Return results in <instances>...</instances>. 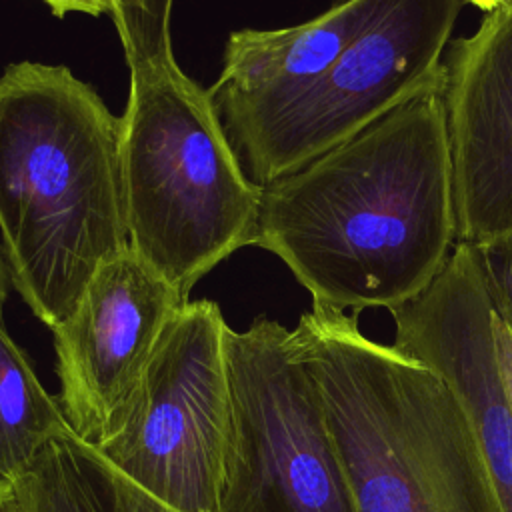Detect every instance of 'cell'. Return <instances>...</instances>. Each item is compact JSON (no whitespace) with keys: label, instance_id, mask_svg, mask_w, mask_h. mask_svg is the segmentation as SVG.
<instances>
[{"label":"cell","instance_id":"obj_16","mask_svg":"<svg viewBox=\"0 0 512 512\" xmlns=\"http://www.w3.org/2000/svg\"><path fill=\"white\" fill-rule=\"evenodd\" d=\"M496 356H498V368H500V376L504 380L508 398L512 402V334L508 330V326L504 324L502 316H496Z\"/></svg>","mask_w":512,"mask_h":512},{"label":"cell","instance_id":"obj_11","mask_svg":"<svg viewBox=\"0 0 512 512\" xmlns=\"http://www.w3.org/2000/svg\"><path fill=\"white\" fill-rule=\"evenodd\" d=\"M390 2L342 0L304 24L232 32L222 72L206 88L228 136L266 120L304 94Z\"/></svg>","mask_w":512,"mask_h":512},{"label":"cell","instance_id":"obj_15","mask_svg":"<svg viewBox=\"0 0 512 512\" xmlns=\"http://www.w3.org/2000/svg\"><path fill=\"white\" fill-rule=\"evenodd\" d=\"M468 244L472 246L486 290L512 334V232Z\"/></svg>","mask_w":512,"mask_h":512},{"label":"cell","instance_id":"obj_17","mask_svg":"<svg viewBox=\"0 0 512 512\" xmlns=\"http://www.w3.org/2000/svg\"><path fill=\"white\" fill-rule=\"evenodd\" d=\"M54 16H64L68 12H82L88 16L110 14L112 2L110 0H42Z\"/></svg>","mask_w":512,"mask_h":512},{"label":"cell","instance_id":"obj_14","mask_svg":"<svg viewBox=\"0 0 512 512\" xmlns=\"http://www.w3.org/2000/svg\"><path fill=\"white\" fill-rule=\"evenodd\" d=\"M124 58L130 70L174 60L170 16L174 0H110Z\"/></svg>","mask_w":512,"mask_h":512},{"label":"cell","instance_id":"obj_4","mask_svg":"<svg viewBox=\"0 0 512 512\" xmlns=\"http://www.w3.org/2000/svg\"><path fill=\"white\" fill-rule=\"evenodd\" d=\"M130 248L184 300L236 250L258 244L262 186L208 96L172 60L130 70L120 116Z\"/></svg>","mask_w":512,"mask_h":512},{"label":"cell","instance_id":"obj_13","mask_svg":"<svg viewBox=\"0 0 512 512\" xmlns=\"http://www.w3.org/2000/svg\"><path fill=\"white\" fill-rule=\"evenodd\" d=\"M72 430L60 402L12 340L0 308V478L18 480L58 434Z\"/></svg>","mask_w":512,"mask_h":512},{"label":"cell","instance_id":"obj_3","mask_svg":"<svg viewBox=\"0 0 512 512\" xmlns=\"http://www.w3.org/2000/svg\"><path fill=\"white\" fill-rule=\"evenodd\" d=\"M292 340L320 390L356 512H504L442 374L322 304L300 316Z\"/></svg>","mask_w":512,"mask_h":512},{"label":"cell","instance_id":"obj_12","mask_svg":"<svg viewBox=\"0 0 512 512\" xmlns=\"http://www.w3.org/2000/svg\"><path fill=\"white\" fill-rule=\"evenodd\" d=\"M26 512H176L66 430L16 480Z\"/></svg>","mask_w":512,"mask_h":512},{"label":"cell","instance_id":"obj_19","mask_svg":"<svg viewBox=\"0 0 512 512\" xmlns=\"http://www.w3.org/2000/svg\"><path fill=\"white\" fill-rule=\"evenodd\" d=\"M10 274H8V266H6V260H4V254H2V248H0V308L4 306L6 302V296H8V286H10Z\"/></svg>","mask_w":512,"mask_h":512},{"label":"cell","instance_id":"obj_2","mask_svg":"<svg viewBox=\"0 0 512 512\" xmlns=\"http://www.w3.org/2000/svg\"><path fill=\"white\" fill-rule=\"evenodd\" d=\"M120 118L66 66L0 76V236L10 282L50 330L130 246Z\"/></svg>","mask_w":512,"mask_h":512},{"label":"cell","instance_id":"obj_18","mask_svg":"<svg viewBox=\"0 0 512 512\" xmlns=\"http://www.w3.org/2000/svg\"><path fill=\"white\" fill-rule=\"evenodd\" d=\"M0 512H26L16 480L0 478Z\"/></svg>","mask_w":512,"mask_h":512},{"label":"cell","instance_id":"obj_1","mask_svg":"<svg viewBox=\"0 0 512 512\" xmlns=\"http://www.w3.org/2000/svg\"><path fill=\"white\" fill-rule=\"evenodd\" d=\"M442 76L300 168L262 186L260 248L336 310H394L458 242Z\"/></svg>","mask_w":512,"mask_h":512},{"label":"cell","instance_id":"obj_10","mask_svg":"<svg viewBox=\"0 0 512 512\" xmlns=\"http://www.w3.org/2000/svg\"><path fill=\"white\" fill-rule=\"evenodd\" d=\"M458 242L512 232V4L484 12L442 62Z\"/></svg>","mask_w":512,"mask_h":512},{"label":"cell","instance_id":"obj_20","mask_svg":"<svg viewBox=\"0 0 512 512\" xmlns=\"http://www.w3.org/2000/svg\"><path fill=\"white\" fill-rule=\"evenodd\" d=\"M470 4H474L476 8L484 10V12H490V10H496L500 6H506V4H512V0H468Z\"/></svg>","mask_w":512,"mask_h":512},{"label":"cell","instance_id":"obj_8","mask_svg":"<svg viewBox=\"0 0 512 512\" xmlns=\"http://www.w3.org/2000/svg\"><path fill=\"white\" fill-rule=\"evenodd\" d=\"M184 302L130 246L94 272L72 314L52 330L56 398L78 438L96 444L106 434Z\"/></svg>","mask_w":512,"mask_h":512},{"label":"cell","instance_id":"obj_6","mask_svg":"<svg viewBox=\"0 0 512 512\" xmlns=\"http://www.w3.org/2000/svg\"><path fill=\"white\" fill-rule=\"evenodd\" d=\"M230 438L218 512H356L320 390L292 330L224 332Z\"/></svg>","mask_w":512,"mask_h":512},{"label":"cell","instance_id":"obj_7","mask_svg":"<svg viewBox=\"0 0 512 512\" xmlns=\"http://www.w3.org/2000/svg\"><path fill=\"white\" fill-rule=\"evenodd\" d=\"M468 0H392L328 72L266 120L230 138L264 186L398 108L442 72Z\"/></svg>","mask_w":512,"mask_h":512},{"label":"cell","instance_id":"obj_5","mask_svg":"<svg viewBox=\"0 0 512 512\" xmlns=\"http://www.w3.org/2000/svg\"><path fill=\"white\" fill-rule=\"evenodd\" d=\"M226 326L212 300L180 304L132 394L92 444L176 512H218L230 438Z\"/></svg>","mask_w":512,"mask_h":512},{"label":"cell","instance_id":"obj_9","mask_svg":"<svg viewBox=\"0 0 512 512\" xmlns=\"http://www.w3.org/2000/svg\"><path fill=\"white\" fill-rule=\"evenodd\" d=\"M390 314L392 346L444 376L474 430L504 512H512V402L496 356L498 310L472 246L456 242L430 286Z\"/></svg>","mask_w":512,"mask_h":512}]
</instances>
